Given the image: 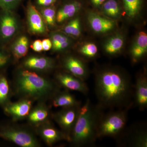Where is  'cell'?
<instances>
[{
  "instance_id": "cell-1",
  "label": "cell",
  "mask_w": 147,
  "mask_h": 147,
  "mask_svg": "<svg viewBox=\"0 0 147 147\" xmlns=\"http://www.w3.org/2000/svg\"><path fill=\"white\" fill-rule=\"evenodd\" d=\"M134 86L130 77L120 69L107 67L95 74V92L103 110L130 108L133 105Z\"/></svg>"
},
{
  "instance_id": "cell-2",
  "label": "cell",
  "mask_w": 147,
  "mask_h": 147,
  "mask_svg": "<svg viewBox=\"0 0 147 147\" xmlns=\"http://www.w3.org/2000/svg\"><path fill=\"white\" fill-rule=\"evenodd\" d=\"M103 110L98 104L94 105L89 98L81 105L69 140L73 146L87 147L94 144L98 139V124Z\"/></svg>"
},
{
  "instance_id": "cell-3",
  "label": "cell",
  "mask_w": 147,
  "mask_h": 147,
  "mask_svg": "<svg viewBox=\"0 0 147 147\" xmlns=\"http://www.w3.org/2000/svg\"><path fill=\"white\" fill-rule=\"evenodd\" d=\"M17 94L23 98L44 100L53 98L59 91V85L34 71L23 70L18 72L14 83Z\"/></svg>"
},
{
  "instance_id": "cell-4",
  "label": "cell",
  "mask_w": 147,
  "mask_h": 147,
  "mask_svg": "<svg viewBox=\"0 0 147 147\" xmlns=\"http://www.w3.org/2000/svg\"><path fill=\"white\" fill-rule=\"evenodd\" d=\"M130 108L117 109L100 117L97 129L98 139L109 137L117 139L126 128L127 113Z\"/></svg>"
},
{
  "instance_id": "cell-5",
  "label": "cell",
  "mask_w": 147,
  "mask_h": 147,
  "mask_svg": "<svg viewBox=\"0 0 147 147\" xmlns=\"http://www.w3.org/2000/svg\"><path fill=\"white\" fill-rule=\"evenodd\" d=\"M0 138L22 147H38L39 142L28 129L6 124H0Z\"/></svg>"
},
{
  "instance_id": "cell-6",
  "label": "cell",
  "mask_w": 147,
  "mask_h": 147,
  "mask_svg": "<svg viewBox=\"0 0 147 147\" xmlns=\"http://www.w3.org/2000/svg\"><path fill=\"white\" fill-rule=\"evenodd\" d=\"M121 136L123 137H119L120 139H124L120 140L119 143L123 146L132 147H147V128L145 124H136L131 126L129 129L126 131L125 129L119 137Z\"/></svg>"
},
{
  "instance_id": "cell-7",
  "label": "cell",
  "mask_w": 147,
  "mask_h": 147,
  "mask_svg": "<svg viewBox=\"0 0 147 147\" xmlns=\"http://www.w3.org/2000/svg\"><path fill=\"white\" fill-rule=\"evenodd\" d=\"M81 106L62 108L53 115L54 120L60 127L69 142L79 115Z\"/></svg>"
},
{
  "instance_id": "cell-8",
  "label": "cell",
  "mask_w": 147,
  "mask_h": 147,
  "mask_svg": "<svg viewBox=\"0 0 147 147\" xmlns=\"http://www.w3.org/2000/svg\"><path fill=\"white\" fill-rule=\"evenodd\" d=\"M32 101L22 98L17 102H7L3 107L5 113L13 121H18L28 117L31 110Z\"/></svg>"
},
{
  "instance_id": "cell-9",
  "label": "cell",
  "mask_w": 147,
  "mask_h": 147,
  "mask_svg": "<svg viewBox=\"0 0 147 147\" xmlns=\"http://www.w3.org/2000/svg\"><path fill=\"white\" fill-rule=\"evenodd\" d=\"M57 83L69 90L80 92L84 95L88 93L89 88L84 81L68 72H60L56 75Z\"/></svg>"
},
{
  "instance_id": "cell-10",
  "label": "cell",
  "mask_w": 147,
  "mask_h": 147,
  "mask_svg": "<svg viewBox=\"0 0 147 147\" xmlns=\"http://www.w3.org/2000/svg\"><path fill=\"white\" fill-rule=\"evenodd\" d=\"M133 105L141 111L147 107V77L146 71L139 74L136 77L134 86Z\"/></svg>"
},
{
  "instance_id": "cell-11",
  "label": "cell",
  "mask_w": 147,
  "mask_h": 147,
  "mask_svg": "<svg viewBox=\"0 0 147 147\" xmlns=\"http://www.w3.org/2000/svg\"><path fill=\"white\" fill-rule=\"evenodd\" d=\"M87 19L91 28L96 33H106L116 28V22L113 19L104 17L93 11L88 12Z\"/></svg>"
},
{
  "instance_id": "cell-12",
  "label": "cell",
  "mask_w": 147,
  "mask_h": 147,
  "mask_svg": "<svg viewBox=\"0 0 147 147\" xmlns=\"http://www.w3.org/2000/svg\"><path fill=\"white\" fill-rule=\"evenodd\" d=\"M37 127V132L40 136L47 145L52 146L63 140H66V137L61 131L46 121Z\"/></svg>"
},
{
  "instance_id": "cell-13",
  "label": "cell",
  "mask_w": 147,
  "mask_h": 147,
  "mask_svg": "<svg viewBox=\"0 0 147 147\" xmlns=\"http://www.w3.org/2000/svg\"><path fill=\"white\" fill-rule=\"evenodd\" d=\"M27 12L30 30L36 34H41L45 32L46 27L42 15L31 1L28 3Z\"/></svg>"
},
{
  "instance_id": "cell-14",
  "label": "cell",
  "mask_w": 147,
  "mask_h": 147,
  "mask_svg": "<svg viewBox=\"0 0 147 147\" xmlns=\"http://www.w3.org/2000/svg\"><path fill=\"white\" fill-rule=\"evenodd\" d=\"M65 68L74 76L85 81L88 77V71L85 63L81 59L74 56L66 57L63 60Z\"/></svg>"
},
{
  "instance_id": "cell-15",
  "label": "cell",
  "mask_w": 147,
  "mask_h": 147,
  "mask_svg": "<svg viewBox=\"0 0 147 147\" xmlns=\"http://www.w3.org/2000/svg\"><path fill=\"white\" fill-rule=\"evenodd\" d=\"M0 14V36L6 40L11 37L16 32L18 24L11 11L3 10Z\"/></svg>"
},
{
  "instance_id": "cell-16",
  "label": "cell",
  "mask_w": 147,
  "mask_h": 147,
  "mask_svg": "<svg viewBox=\"0 0 147 147\" xmlns=\"http://www.w3.org/2000/svg\"><path fill=\"white\" fill-rule=\"evenodd\" d=\"M82 4L79 0H69L65 3L58 11L56 21L61 23L73 17L82 9Z\"/></svg>"
},
{
  "instance_id": "cell-17",
  "label": "cell",
  "mask_w": 147,
  "mask_h": 147,
  "mask_svg": "<svg viewBox=\"0 0 147 147\" xmlns=\"http://www.w3.org/2000/svg\"><path fill=\"white\" fill-rule=\"evenodd\" d=\"M147 52V34L144 32H139L130 50L131 59L134 62L144 57Z\"/></svg>"
},
{
  "instance_id": "cell-18",
  "label": "cell",
  "mask_w": 147,
  "mask_h": 147,
  "mask_svg": "<svg viewBox=\"0 0 147 147\" xmlns=\"http://www.w3.org/2000/svg\"><path fill=\"white\" fill-rule=\"evenodd\" d=\"M52 105L55 108H66L69 107H79L81 103L76 97L66 91L58 92L53 96Z\"/></svg>"
},
{
  "instance_id": "cell-19",
  "label": "cell",
  "mask_w": 147,
  "mask_h": 147,
  "mask_svg": "<svg viewBox=\"0 0 147 147\" xmlns=\"http://www.w3.org/2000/svg\"><path fill=\"white\" fill-rule=\"evenodd\" d=\"M24 64L27 68L40 71L49 70L55 67L53 60L44 57H30L25 60Z\"/></svg>"
},
{
  "instance_id": "cell-20",
  "label": "cell",
  "mask_w": 147,
  "mask_h": 147,
  "mask_svg": "<svg viewBox=\"0 0 147 147\" xmlns=\"http://www.w3.org/2000/svg\"><path fill=\"white\" fill-rule=\"evenodd\" d=\"M49 111L43 104H40L31 110L28 116V120L32 125L38 126L47 121L49 116Z\"/></svg>"
},
{
  "instance_id": "cell-21",
  "label": "cell",
  "mask_w": 147,
  "mask_h": 147,
  "mask_svg": "<svg viewBox=\"0 0 147 147\" xmlns=\"http://www.w3.org/2000/svg\"><path fill=\"white\" fill-rule=\"evenodd\" d=\"M124 38L122 35L115 34L107 40L104 45L103 49L105 53L110 56L119 54L123 48Z\"/></svg>"
},
{
  "instance_id": "cell-22",
  "label": "cell",
  "mask_w": 147,
  "mask_h": 147,
  "mask_svg": "<svg viewBox=\"0 0 147 147\" xmlns=\"http://www.w3.org/2000/svg\"><path fill=\"white\" fill-rule=\"evenodd\" d=\"M144 0H122L125 13L129 19L135 18L139 15Z\"/></svg>"
},
{
  "instance_id": "cell-23",
  "label": "cell",
  "mask_w": 147,
  "mask_h": 147,
  "mask_svg": "<svg viewBox=\"0 0 147 147\" xmlns=\"http://www.w3.org/2000/svg\"><path fill=\"white\" fill-rule=\"evenodd\" d=\"M102 12L111 19L120 17L121 7L118 0H107L100 7Z\"/></svg>"
},
{
  "instance_id": "cell-24",
  "label": "cell",
  "mask_w": 147,
  "mask_h": 147,
  "mask_svg": "<svg viewBox=\"0 0 147 147\" xmlns=\"http://www.w3.org/2000/svg\"><path fill=\"white\" fill-rule=\"evenodd\" d=\"M28 40L26 36H20L15 41L12 47L14 57L17 59L26 56L28 50Z\"/></svg>"
},
{
  "instance_id": "cell-25",
  "label": "cell",
  "mask_w": 147,
  "mask_h": 147,
  "mask_svg": "<svg viewBox=\"0 0 147 147\" xmlns=\"http://www.w3.org/2000/svg\"><path fill=\"white\" fill-rule=\"evenodd\" d=\"M11 96L10 84L6 76L0 74V105L3 107L9 102Z\"/></svg>"
},
{
  "instance_id": "cell-26",
  "label": "cell",
  "mask_w": 147,
  "mask_h": 147,
  "mask_svg": "<svg viewBox=\"0 0 147 147\" xmlns=\"http://www.w3.org/2000/svg\"><path fill=\"white\" fill-rule=\"evenodd\" d=\"M64 31L66 34L78 37L81 34V21L79 18H74L64 27Z\"/></svg>"
},
{
  "instance_id": "cell-27",
  "label": "cell",
  "mask_w": 147,
  "mask_h": 147,
  "mask_svg": "<svg viewBox=\"0 0 147 147\" xmlns=\"http://www.w3.org/2000/svg\"><path fill=\"white\" fill-rule=\"evenodd\" d=\"M41 13L42 18L48 25L50 26L55 25L56 20V12L54 5L42 7Z\"/></svg>"
},
{
  "instance_id": "cell-28",
  "label": "cell",
  "mask_w": 147,
  "mask_h": 147,
  "mask_svg": "<svg viewBox=\"0 0 147 147\" xmlns=\"http://www.w3.org/2000/svg\"><path fill=\"white\" fill-rule=\"evenodd\" d=\"M80 54L85 57L92 59L97 55V46L92 42H88L83 45L79 50Z\"/></svg>"
},
{
  "instance_id": "cell-29",
  "label": "cell",
  "mask_w": 147,
  "mask_h": 147,
  "mask_svg": "<svg viewBox=\"0 0 147 147\" xmlns=\"http://www.w3.org/2000/svg\"><path fill=\"white\" fill-rule=\"evenodd\" d=\"M22 0H0V8L3 10L11 11L16 8Z\"/></svg>"
},
{
  "instance_id": "cell-30",
  "label": "cell",
  "mask_w": 147,
  "mask_h": 147,
  "mask_svg": "<svg viewBox=\"0 0 147 147\" xmlns=\"http://www.w3.org/2000/svg\"><path fill=\"white\" fill-rule=\"evenodd\" d=\"M51 38L53 48L59 45L61 43L70 40V39L65 35L58 33L52 34Z\"/></svg>"
},
{
  "instance_id": "cell-31",
  "label": "cell",
  "mask_w": 147,
  "mask_h": 147,
  "mask_svg": "<svg viewBox=\"0 0 147 147\" xmlns=\"http://www.w3.org/2000/svg\"><path fill=\"white\" fill-rule=\"evenodd\" d=\"M58 0H36L37 5L42 7H47L55 5Z\"/></svg>"
},
{
  "instance_id": "cell-32",
  "label": "cell",
  "mask_w": 147,
  "mask_h": 147,
  "mask_svg": "<svg viewBox=\"0 0 147 147\" xmlns=\"http://www.w3.org/2000/svg\"><path fill=\"white\" fill-rule=\"evenodd\" d=\"M9 60V57L6 53L0 51V69L2 68L7 63Z\"/></svg>"
},
{
  "instance_id": "cell-33",
  "label": "cell",
  "mask_w": 147,
  "mask_h": 147,
  "mask_svg": "<svg viewBox=\"0 0 147 147\" xmlns=\"http://www.w3.org/2000/svg\"><path fill=\"white\" fill-rule=\"evenodd\" d=\"M33 50L36 52H40L43 51L42 41L40 40H36L33 42L31 46Z\"/></svg>"
},
{
  "instance_id": "cell-34",
  "label": "cell",
  "mask_w": 147,
  "mask_h": 147,
  "mask_svg": "<svg viewBox=\"0 0 147 147\" xmlns=\"http://www.w3.org/2000/svg\"><path fill=\"white\" fill-rule=\"evenodd\" d=\"M43 51H48L52 47V42L51 40L45 38L42 41Z\"/></svg>"
},
{
  "instance_id": "cell-35",
  "label": "cell",
  "mask_w": 147,
  "mask_h": 147,
  "mask_svg": "<svg viewBox=\"0 0 147 147\" xmlns=\"http://www.w3.org/2000/svg\"><path fill=\"white\" fill-rule=\"evenodd\" d=\"M107 0H89L91 4L96 8H100Z\"/></svg>"
}]
</instances>
